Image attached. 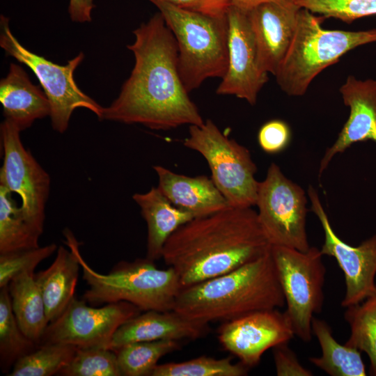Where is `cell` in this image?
I'll return each instance as SVG.
<instances>
[{"label": "cell", "mask_w": 376, "mask_h": 376, "mask_svg": "<svg viewBox=\"0 0 376 376\" xmlns=\"http://www.w3.org/2000/svg\"><path fill=\"white\" fill-rule=\"evenodd\" d=\"M56 244L0 253V288L24 272H35L36 267L57 250Z\"/></svg>", "instance_id": "cell-33"}, {"label": "cell", "mask_w": 376, "mask_h": 376, "mask_svg": "<svg viewBox=\"0 0 376 376\" xmlns=\"http://www.w3.org/2000/svg\"><path fill=\"white\" fill-rule=\"evenodd\" d=\"M162 15L178 46V68L189 93L209 78H222L228 66V19L150 1Z\"/></svg>", "instance_id": "cell-6"}, {"label": "cell", "mask_w": 376, "mask_h": 376, "mask_svg": "<svg viewBox=\"0 0 376 376\" xmlns=\"http://www.w3.org/2000/svg\"><path fill=\"white\" fill-rule=\"evenodd\" d=\"M3 164L0 185L17 194L22 213L32 228L43 233L45 206L50 189V177L21 141V131L5 119L0 127Z\"/></svg>", "instance_id": "cell-11"}, {"label": "cell", "mask_w": 376, "mask_h": 376, "mask_svg": "<svg viewBox=\"0 0 376 376\" xmlns=\"http://www.w3.org/2000/svg\"><path fill=\"white\" fill-rule=\"evenodd\" d=\"M311 210L318 218L324 233L320 249L323 256L336 259L343 272L345 292L342 307L357 304L370 295L376 288V235L353 246L343 241L335 233L317 190L311 185L308 189Z\"/></svg>", "instance_id": "cell-13"}, {"label": "cell", "mask_w": 376, "mask_h": 376, "mask_svg": "<svg viewBox=\"0 0 376 376\" xmlns=\"http://www.w3.org/2000/svg\"><path fill=\"white\" fill-rule=\"evenodd\" d=\"M339 91L344 104L350 108V115L320 161L319 179L334 157L354 143L368 140L376 143V80L361 81L350 75Z\"/></svg>", "instance_id": "cell-17"}, {"label": "cell", "mask_w": 376, "mask_h": 376, "mask_svg": "<svg viewBox=\"0 0 376 376\" xmlns=\"http://www.w3.org/2000/svg\"><path fill=\"white\" fill-rule=\"evenodd\" d=\"M326 18L301 8L290 47L276 74L281 89L290 96H301L320 72L340 61L349 51L376 42V29L366 31L324 29Z\"/></svg>", "instance_id": "cell-5"}, {"label": "cell", "mask_w": 376, "mask_h": 376, "mask_svg": "<svg viewBox=\"0 0 376 376\" xmlns=\"http://www.w3.org/2000/svg\"><path fill=\"white\" fill-rule=\"evenodd\" d=\"M271 253L285 297L284 313L295 336L305 343L313 336L312 319L323 308L326 268L320 249L306 251L271 246Z\"/></svg>", "instance_id": "cell-9"}, {"label": "cell", "mask_w": 376, "mask_h": 376, "mask_svg": "<svg viewBox=\"0 0 376 376\" xmlns=\"http://www.w3.org/2000/svg\"><path fill=\"white\" fill-rule=\"evenodd\" d=\"M151 1V0H149ZM179 8L214 17L227 15L231 0H159Z\"/></svg>", "instance_id": "cell-36"}, {"label": "cell", "mask_w": 376, "mask_h": 376, "mask_svg": "<svg viewBox=\"0 0 376 376\" xmlns=\"http://www.w3.org/2000/svg\"><path fill=\"white\" fill-rule=\"evenodd\" d=\"M307 198L304 189L272 162L259 182L256 205L260 227L271 246L306 251Z\"/></svg>", "instance_id": "cell-10"}, {"label": "cell", "mask_w": 376, "mask_h": 376, "mask_svg": "<svg viewBox=\"0 0 376 376\" xmlns=\"http://www.w3.org/2000/svg\"><path fill=\"white\" fill-rule=\"evenodd\" d=\"M180 347L178 340H159L132 343L113 351L122 375L151 376L159 360Z\"/></svg>", "instance_id": "cell-28"}, {"label": "cell", "mask_w": 376, "mask_h": 376, "mask_svg": "<svg viewBox=\"0 0 376 376\" xmlns=\"http://www.w3.org/2000/svg\"><path fill=\"white\" fill-rule=\"evenodd\" d=\"M132 199L139 205L147 225L146 258H162L165 243L182 225L194 216L175 207L157 187L146 193H136Z\"/></svg>", "instance_id": "cell-21"}, {"label": "cell", "mask_w": 376, "mask_h": 376, "mask_svg": "<svg viewBox=\"0 0 376 376\" xmlns=\"http://www.w3.org/2000/svg\"><path fill=\"white\" fill-rule=\"evenodd\" d=\"M63 235L68 246L75 250L82 269V276L88 285L83 299L87 303L100 305L127 301L141 311L173 310L181 286L172 267L159 269L154 260L146 257L118 262L107 274H101L84 259L80 244L72 233L65 229Z\"/></svg>", "instance_id": "cell-4"}, {"label": "cell", "mask_w": 376, "mask_h": 376, "mask_svg": "<svg viewBox=\"0 0 376 376\" xmlns=\"http://www.w3.org/2000/svg\"><path fill=\"white\" fill-rule=\"evenodd\" d=\"M95 6L94 0H69L68 14L72 22H90Z\"/></svg>", "instance_id": "cell-37"}, {"label": "cell", "mask_w": 376, "mask_h": 376, "mask_svg": "<svg viewBox=\"0 0 376 376\" xmlns=\"http://www.w3.org/2000/svg\"><path fill=\"white\" fill-rule=\"evenodd\" d=\"M301 8L293 0H273L247 11L265 72L275 75L292 42Z\"/></svg>", "instance_id": "cell-16"}, {"label": "cell", "mask_w": 376, "mask_h": 376, "mask_svg": "<svg viewBox=\"0 0 376 376\" xmlns=\"http://www.w3.org/2000/svg\"><path fill=\"white\" fill-rule=\"evenodd\" d=\"M273 0H231V6L245 11H249L253 8Z\"/></svg>", "instance_id": "cell-38"}, {"label": "cell", "mask_w": 376, "mask_h": 376, "mask_svg": "<svg viewBox=\"0 0 376 376\" xmlns=\"http://www.w3.org/2000/svg\"><path fill=\"white\" fill-rule=\"evenodd\" d=\"M141 311L127 301L93 307L75 297L61 315L48 324L38 345L64 343L77 348H109L117 329Z\"/></svg>", "instance_id": "cell-12"}, {"label": "cell", "mask_w": 376, "mask_h": 376, "mask_svg": "<svg viewBox=\"0 0 376 376\" xmlns=\"http://www.w3.org/2000/svg\"><path fill=\"white\" fill-rule=\"evenodd\" d=\"M228 19V66L216 93L234 95L256 104L268 74L260 68L247 11L230 6Z\"/></svg>", "instance_id": "cell-14"}, {"label": "cell", "mask_w": 376, "mask_h": 376, "mask_svg": "<svg viewBox=\"0 0 376 376\" xmlns=\"http://www.w3.org/2000/svg\"><path fill=\"white\" fill-rule=\"evenodd\" d=\"M270 247L257 212L229 206L182 225L165 243L162 258L182 289L229 272Z\"/></svg>", "instance_id": "cell-2"}, {"label": "cell", "mask_w": 376, "mask_h": 376, "mask_svg": "<svg viewBox=\"0 0 376 376\" xmlns=\"http://www.w3.org/2000/svg\"><path fill=\"white\" fill-rule=\"evenodd\" d=\"M77 347L64 343L38 345L18 359L9 376H52L58 375L74 357Z\"/></svg>", "instance_id": "cell-29"}, {"label": "cell", "mask_w": 376, "mask_h": 376, "mask_svg": "<svg viewBox=\"0 0 376 376\" xmlns=\"http://www.w3.org/2000/svg\"><path fill=\"white\" fill-rule=\"evenodd\" d=\"M183 145L199 152L207 161L211 178L233 207L256 205L259 182L257 166L249 150L229 139L210 119L189 126Z\"/></svg>", "instance_id": "cell-7"}, {"label": "cell", "mask_w": 376, "mask_h": 376, "mask_svg": "<svg viewBox=\"0 0 376 376\" xmlns=\"http://www.w3.org/2000/svg\"><path fill=\"white\" fill-rule=\"evenodd\" d=\"M35 272L14 277L8 287L13 313L23 332L38 345L49 324Z\"/></svg>", "instance_id": "cell-23"}, {"label": "cell", "mask_w": 376, "mask_h": 376, "mask_svg": "<svg viewBox=\"0 0 376 376\" xmlns=\"http://www.w3.org/2000/svg\"><path fill=\"white\" fill-rule=\"evenodd\" d=\"M285 305L270 247L229 272L182 288L173 311L186 318L208 324Z\"/></svg>", "instance_id": "cell-3"}, {"label": "cell", "mask_w": 376, "mask_h": 376, "mask_svg": "<svg viewBox=\"0 0 376 376\" xmlns=\"http://www.w3.org/2000/svg\"><path fill=\"white\" fill-rule=\"evenodd\" d=\"M248 368L233 363L231 358L214 359L202 356L179 363L157 364L151 376H243Z\"/></svg>", "instance_id": "cell-30"}, {"label": "cell", "mask_w": 376, "mask_h": 376, "mask_svg": "<svg viewBox=\"0 0 376 376\" xmlns=\"http://www.w3.org/2000/svg\"><path fill=\"white\" fill-rule=\"evenodd\" d=\"M38 345L20 328L13 313L8 287L0 288V368L9 373L15 362Z\"/></svg>", "instance_id": "cell-26"}, {"label": "cell", "mask_w": 376, "mask_h": 376, "mask_svg": "<svg viewBox=\"0 0 376 376\" xmlns=\"http://www.w3.org/2000/svg\"><path fill=\"white\" fill-rule=\"evenodd\" d=\"M207 330L208 324L186 318L173 310H150L122 324L113 334L109 348L115 350L136 342L195 340L203 337Z\"/></svg>", "instance_id": "cell-18"}, {"label": "cell", "mask_w": 376, "mask_h": 376, "mask_svg": "<svg viewBox=\"0 0 376 376\" xmlns=\"http://www.w3.org/2000/svg\"><path fill=\"white\" fill-rule=\"evenodd\" d=\"M9 19L0 16V46L6 55L27 66L36 75L49 99L51 123L54 130L63 133L68 127L73 111L86 109L102 120L104 107L77 86L74 74L84 58L80 52L65 65L55 63L23 46L12 33Z\"/></svg>", "instance_id": "cell-8"}, {"label": "cell", "mask_w": 376, "mask_h": 376, "mask_svg": "<svg viewBox=\"0 0 376 376\" xmlns=\"http://www.w3.org/2000/svg\"><path fill=\"white\" fill-rule=\"evenodd\" d=\"M295 334L284 311H258L224 322L218 338L223 347L248 368L259 363L269 349L288 343Z\"/></svg>", "instance_id": "cell-15"}, {"label": "cell", "mask_w": 376, "mask_h": 376, "mask_svg": "<svg viewBox=\"0 0 376 376\" xmlns=\"http://www.w3.org/2000/svg\"><path fill=\"white\" fill-rule=\"evenodd\" d=\"M63 376H122L117 355L105 347L77 348L69 362L58 374Z\"/></svg>", "instance_id": "cell-31"}, {"label": "cell", "mask_w": 376, "mask_h": 376, "mask_svg": "<svg viewBox=\"0 0 376 376\" xmlns=\"http://www.w3.org/2000/svg\"><path fill=\"white\" fill-rule=\"evenodd\" d=\"M0 102L5 119L21 132L35 120L50 116V103L44 91L31 82L22 66L13 63L0 81Z\"/></svg>", "instance_id": "cell-20"}, {"label": "cell", "mask_w": 376, "mask_h": 376, "mask_svg": "<svg viewBox=\"0 0 376 376\" xmlns=\"http://www.w3.org/2000/svg\"><path fill=\"white\" fill-rule=\"evenodd\" d=\"M127 45L134 65L118 97L104 107L102 119L169 130L204 123L189 96L178 68L175 38L158 12L134 30Z\"/></svg>", "instance_id": "cell-1"}, {"label": "cell", "mask_w": 376, "mask_h": 376, "mask_svg": "<svg viewBox=\"0 0 376 376\" xmlns=\"http://www.w3.org/2000/svg\"><path fill=\"white\" fill-rule=\"evenodd\" d=\"M12 194L0 185V253L40 246V235L29 224Z\"/></svg>", "instance_id": "cell-25"}, {"label": "cell", "mask_w": 376, "mask_h": 376, "mask_svg": "<svg viewBox=\"0 0 376 376\" xmlns=\"http://www.w3.org/2000/svg\"><path fill=\"white\" fill-rule=\"evenodd\" d=\"M153 169L158 178L157 188L177 207L194 218L222 210L229 205L211 178L188 176L160 165Z\"/></svg>", "instance_id": "cell-19"}, {"label": "cell", "mask_w": 376, "mask_h": 376, "mask_svg": "<svg viewBox=\"0 0 376 376\" xmlns=\"http://www.w3.org/2000/svg\"><path fill=\"white\" fill-rule=\"evenodd\" d=\"M301 8L325 18L350 24L361 17L376 15V0H293Z\"/></svg>", "instance_id": "cell-32"}, {"label": "cell", "mask_w": 376, "mask_h": 376, "mask_svg": "<svg viewBox=\"0 0 376 376\" xmlns=\"http://www.w3.org/2000/svg\"><path fill=\"white\" fill-rule=\"evenodd\" d=\"M312 331L320 344L322 354L309 357L310 362L331 376H365V365L361 351L339 343L332 329L324 320L312 319Z\"/></svg>", "instance_id": "cell-24"}, {"label": "cell", "mask_w": 376, "mask_h": 376, "mask_svg": "<svg viewBox=\"0 0 376 376\" xmlns=\"http://www.w3.org/2000/svg\"><path fill=\"white\" fill-rule=\"evenodd\" d=\"M345 308L344 319L350 328L345 344L368 356L370 373L376 376V288L363 301Z\"/></svg>", "instance_id": "cell-27"}, {"label": "cell", "mask_w": 376, "mask_h": 376, "mask_svg": "<svg viewBox=\"0 0 376 376\" xmlns=\"http://www.w3.org/2000/svg\"><path fill=\"white\" fill-rule=\"evenodd\" d=\"M276 373L278 376H311V370L304 367L295 352L288 343L279 344L273 348Z\"/></svg>", "instance_id": "cell-35"}, {"label": "cell", "mask_w": 376, "mask_h": 376, "mask_svg": "<svg viewBox=\"0 0 376 376\" xmlns=\"http://www.w3.org/2000/svg\"><path fill=\"white\" fill-rule=\"evenodd\" d=\"M68 247L59 246L51 265L35 274L49 323L59 316L75 297L81 266L75 250Z\"/></svg>", "instance_id": "cell-22"}, {"label": "cell", "mask_w": 376, "mask_h": 376, "mask_svg": "<svg viewBox=\"0 0 376 376\" xmlns=\"http://www.w3.org/2000/svg\"><path fill=\"white\" fill-rule=\"evenodd\" d=\"M291 131L288 125L279 119L264 123L258 133L260 148L267 154L274 155L283 151L289 146Z\"/></svg>", "instance_id": "cell-34"}]
</instances>
